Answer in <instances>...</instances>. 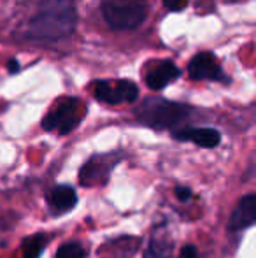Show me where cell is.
Listing matches in <instances>:
<instances>
[{"label":"cell","mask_w":256,"mask_h":258,"mask_svg":"<svg viewBox=\"0 0 256 258\" xmlns=\"http://www.w3.org/2000/svg\"><path fill=\"white\" fill-rule=\"evenodd\" d=\"M77 13L72 0H46L30 20L28 37L35 41H60L74 34Z\"/></svg>","instance_id":"obj_1"},{"label":"cell","mask_w":256,"mask_h":258,"mask_svg":"<svg viewBox=\"0 0 256 258\" xmlns=\"http://www.w3.org/2000/svg\"><path fill=\"white\" fill-rule=\"evenodd\" d=\"M139 121L153 128H170L190 116V107L185 104L161 99H147L137 111Z\"/></svg>","instance_id":"obj_2"},{"label":"cell","mask_w":256,"mask_h":258,"mask_svg":"<svg viewBox=\"0 0 256 258\" xmlns=\"http://www.w3.org/2000/svg\"><path fill=\"white\" fill-rule=\"evenodd\" d=\"M102 13L109 27L114 30H130L139 27L146 18L144 0H106Z\"/></svg>","instance_id":"obj_3"},{"label":"cell","mask_w":256,"mask_h":258,"mask_svg":"<svg viewBox=\"0 0 256 258\" xmlns=\"http://www.w3.org/2000/svg\"><path fill=\"white\" fill-rule=\"evenodd\" d=\"M82 104L79 102V99H62L56 102L55 107L49 111V114L42 119V128L48 132H60V136H67L68 132L75 128L79 125V121L82 119Z\"/></svg>","instance_id":"obj_4"},{"label":"cell","mask_w":256,"mask_h":258,"mask_svg":"<svg viewBox=\"0 0 256 258\" xmlns=\"http://www.w3.org/2000/svg\"><path fill=\"white\" fill-rule=\"evenodd\" d=\"M95 97L104 104H125L133 102L139 97V88L135 83L128 79H116V81H97L93 86Z\"/></svg>","instance_id":"obj_5"},{"label":"cell","mask_w":256,"mask_h":258,"mask_svg":"<svg viewBox=\"0 0 256 258\" xmlns=\"http://www.w3.org/2000/svg\"><path fill=\"white\" fill-rule=\"evenodd\" d=\"M188 72H190V78L197 79V81H204V79H209V81H221L223 79L221 65L216 60L214 54L207 53V51L195 54L188 65Z\"/></svg>","instance_id":"obj_6"},{"label":"cell","mask_w":256,"mask_h":258,"mask_svg":"<svg viewBox=\"0 0 256 258\" xmlns=\"http://www.w3.org/2000/svg\"><path fill=\"white\" fill-rule=\"evenodd\" d=\"M256 221V195L249 194L239 201L228 221L230 232H239L253 227Z\"/></svg>","instance_id":"obj_7"},{"label":"cell","mask_w":256,"mask_h":258,"mask_svg":"<svg viewBox=\"0 0 256 258\" xmlns=\"http://www.w3.org/2000/svg\"><path fill=\"white\" fill-rule=\"evenodd\" d=\"M49 211L56 216L72 211L77 204V191L70 184H56L48 195Z\"/></svg>","instance_id":"obj_8"},{"label":"cell","mask_w":256,"mask_h":258,"mask_svg":"<svg viewBox=\"0 0 256 258\" xmlns=\"http://www.w3.org/2000/svg\"><path fill=\"white\" fill-rule=\"evenodd\" d=\"M179 69L174 61L170 60H163L160 63H156L146 76V85L151 90H163L168 83L176 81L179 78Z\"/></svg>","instance_id":"obj_9"},{"label":"cell","mask_w":256,"mask_h":258,"mask_svg":"<svg viewBox=\"0 0 256 258\" xmlns=\"http://www.w3.org/2000/svg\"><path fill=\"white\" fill-rule=\"evenodd\" d=\"M174 136L176 139L190 141V143L197 144L200 148H216L221 143V134L216 128H209V126H204V128H185L176 132Z\"/></svg>","instance_id":"obj_10"},{"label":"cell","mask_w":256,"mask_h":258,"mask_svg":"<svg viewBox=\"0 0 256 258\" xmlns=\"http://www.w3.org/2000/svg\"><path fill=\"white\" fill-rule=\"evenodd\" d=\"M46 242H48V237H46L42 232L25 239L23 241V258H41L42 251H44V248H46Z\"/></svg>","instance_id":"obj_11"},{"label":"cell","mask_w":256,"mask_h":258,"mask_svg":"<svg viewBox=\"0 0 256 258\" xmlns=\"http://www.w3.org/2000/svg\"><path fill=\"white\" fill-rule=\"evenodd\" d=\"M86 249L82 248L81 242H65L63 246H60L56 258H84Z\"/></svg>","instance_id":"obj_12"},{"label":"cell","mask_w":256,"mask_h":258,"mask_svg":"<svg viewBox=\"0 0 256 258\" xmlns=\"http://www.w3.org/2000/svg\"><path fill=\"white\" fill-rule=\"evenodd\" d=\"M190 0H163L165 7L170 11H183L186 6H188Z\"/></svg>","instance_id":"obj_13"},{"label":"cell","mask_w":256,"mask_h":258,"mask_svg":"<svg viewBox=\"0 0 256 258\" xmlns=\"http://www.w3.org/2000/svg\"><path fill=\"white\" fill-rule=\"evenodd\" d=\"M174 194L181 202H186V201H190V199H192V190H190L188 186H176Z\"/></svg>","instance_id":"obj_14"},{"label":"cell","mask_w":256,"mask_h":258,"mask_svg":"<svg viewBox=\"0 0 256 258\" xmlns=\"http://www.w3.org/2000/svg\"><path fill=\"white\" fill-rule=\"evenodd\" d=\"M197 256H198V251L192 244L185 246V248L181 249V258H197Z\"/></svg>","instance_id":"obj_15"},{"label":"cell","mask_w":256,"mask_h":258,"mask_svg":"<svg viewBox=\"0 0 256 258\" xmlns=\"http://www.w3.org/2000/svg\"><path fill=\"white\" fill-rule=\"evenodd\" d=\"M18 69H20V63H18L16 60H11V61H9V71H11V72H16Z\"/></svg>","instance_id":"obj_16"},{"label":"cell","mask_w":256,"mask_h":258,"mask_svg":"<svg viewBox=\"0 0 256 258\" xmlns=\"http://www.w3.org/2000/svg\"><path fill=\"white\" fill-rule=\"evenodd\" d=\"M230 2H237V0H230Z\"/></svg>","instance_id":"obj_17"}]
</instances>
